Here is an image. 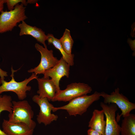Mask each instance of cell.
I'll return each mask as SVG.
<instances>
[{"label": "cell", "instance_id": "obj_19", "mask_svg": "<svg viewBox=\"0 0 135 135\" xmlns=\"http://www.w3.org/2000/svg\"><path fill=\"white\" fill-rule=\"evenodd\" d=\"M4 3L6 4L7 7L9 11L12 10L15 6L17 4L21 3L24 6L27 5V1L26 0H4Z\"/></svg>", "mask_w": 135, "mask_h": 135}, {"label": "cell", "instance_id": "obj_15", "mask_svg": "<svg viewBox=\"0 0 135 135\" xmlns=\"http://www.w3.org/2000/svg\"><path fill=\"white\" fill-rule=\"evenodd\" d=\"M48 44H52L57 49L59 50L62 56L63 59L70 66L74 64V54H67L63 48L59 39L55 38L51 34H48L47 35V40Z\"/></svg>", "mask_w": 135, "mask_h": 135}, {"label": "cell", "instance_id": "obj_2", "mask_svg": "<svg viewBox=\"0 0 135 135\" xmlns=\"http://www.w3.org/2000/svg\"><path fill=\"white\" fill-rule=\"evenodd\" d=\"M12 103V112L8 114V121L13 123H24L34 129L36 124L32 120L34 112L28 101H13Z\"/></svg>", "mask_w": 135, "mask_h": 135}, {"label": "cell", "instance_id": "obj_4", "mask_svg": "<svg viewBox=\"0 0 135 135\" xmlns=\"http://www.w3.org/2000/svg\"><path fill=\"white\" fill-rule=\"evenodd\" d=\"M12 74L10 76L12 77L11 80L8 82L0 78V95L4 92L11 91L15 93L17 95L18 99L23 100L27 96L26 92L30 91L31 87L28 86V84L32 80L38 78V76L33 73L32 75L28 78H26L24 80L21 82H17L14 79V73L18 70H14L12 67L11 68Z\"/></svg>", "mask_w": 135, "mask_h": 135}, {"label": "cell", "instance_id": "obj_16", "mask_svg": "<svg viewBox=\"0 0 135 135\" xmlns=\"http://www.w3.org/2000/svg\"><path fill=\"white\" fill-rule=\"evenodd\" d=\"M120 135H135V115L130 114L124 117L120 126Z\"/></svg>", "mask_w": 135, "mask_h": 135}, {"label": "cell", "instance_id": "obj_12", "mask_svg": "<svg viewBox=\"0 0 135 135\" xmlns=\"http://www.w3.org/2000/svg\"><path fill=\"white\" fill-rule=\"evenodd\" d=\"M38 84V90L37 92L40 98H46L51 101L56 92V86L51 79L43 77L36 79Z\"/></svg>", "mask_w": 135, "mask_h": 135}, {"label": "cell", "instance_id": "obj_1", "mask_svg": "<svg viewBox=\"0 0 135 135\" xmlns=\"http://www.w3.org/2000/svg\"><path fill=\"white\" fill-rule=\"evenodd\" d=\"M100 96V93L95 91L90 95H84L75 98L65 105L58 107L54 106L52 111L54 112L59 110H64L70 116H81L86 112L93 102L98 100Z\"/></svg>", "mask_w": 135, "mask_h": 135}, {"label": "cell", "instance_id": "obj_10", "mask_svg": "<svg viewBox=\"0 0 135 135\" xmlns=\"http://www.w3.org/2000/svg\"><path fill=\"white\" fill-rule=\"evenodd\" d=\"M70 67V66L61 57L55 66L42 74L44 77L51 78L56 86V93L60 90V82L61 79L64 76L67 78L69 77Z\"/></svg>", "mask_w": 135, "mask_h": 135}, {"label": "cell", "instance_id": "obj_5", "mask_svg": "<svg viewBox=\"0 0 135 135\" xmlns=\"http://www.w3.org/2000/svg\"><path fill=\"white\" fill-rule=\"evenodd\" d=\"M120 90L119 88H118L110 94L104 92H100V96L104 98V103L108 104H114L121 110V114L117 117V122L119 121L121 116L124 118L128 116L131 111L135 109V104L130 102L126 96L120 93Z\"/></svg>", "mask_w": 135, "mask_h": 135}, {"label": "cell", "instance_id": "obj_6", "mask_svg": "<svg viewBox=\"0 0 135 135\" xmlns=\"http://www.w3.org/2000/svg\"><path fill=\"white\" fill-rule=\"evenodd\" d=\"M92 90L91 87L87 84L80 82L72 83L68 85L64 90H60L56 93L51 101L69 102L76 97L87 95Z\"/></svg>", "mask_w": 135, "mask_h": 135}, {"label": "cell", "instance_id": "obj_22", "mask_svg": "<svg viewBox=\"0 0 135 135\" xmlns=\"http://www.w3.org/2000/svg\"><path fill=\"white\" fill-rule=\"evenodd\" d=\"M4 3V0H0V14L1 12L3 10Z\"/></svg>", "mask_w": 135, "mask_h": 135}, {"label": "cell", "instance_id": "obj_17", "mask_svg": "<svg viewBox=\"0 0 135 135\" xmlns=\"http://www.w3.org/2000/svg\"><path fill=\"white\" fill-rule=\"evenodd\" d=\"M59 40L66 53L68 54H72V50L74 42L71 36L70 30L66 29L63 35Z\"/></svg>", "mask_w": 135, "mask_h": 135}, {"label": "cell", "instance_id": "obj_9", "mask_svg": "<svg viewBox=\"0 0 135 135\" xmlns=\"http://www.w3.org/2000/svg\"><path fill=\"white\" fill-rule=\"evenodd\" d=\"M100 106L106 118L104 135H120V126L116 118V113L118 110L117 106L114 104H106L102 102H100Z\"/></svg>", "mask_w": 135, "mask_h": 135}, {"label": "cell", "instance_id": "obj_3", "mask_svg": "<svg viewBox=\"0 0 135 135\" xmlns=\"http://www.w3.org/2000/svg\"><path fill=\"white\" fill-rule=\"evenodd\" d=\"M24 4L21 3L16 5L12 10H2L0 14V34L12 31L18 23L27 19Z\"/></svg>", "mask_w": 135, "mask_h": 135}, {"label": "cell", "instance_id": "obj_13", "mask_svg": "<svg viewBox=\"0 0 135 135\" xmlns=\"http://www.w3.org/2000/svg\"><path fill=\"white\" fill-rule=\"evenodd\" d=\"M20 29L19 35H29L35 38L38 42L47 48L45 42L47 40V35L41 29L35 26H32L27 24L24 21L18 26Z\"/></svg>", "mask_w": 135, "mask_h": 135}, {"label": "cell", "instance_id": "obj_21", "mask_svg": "<svg viewBox=\"0 0 135 135\" xmlns=\"http://www.w3.org/2000/svg\"><path fill=\"white\" fill-rule=\"evenodd\" d=\"M7 72L4 71L0 68V78L2 80H4L5 77L8 76Z\"/></svg>", "mask_w": 135, "mask_h": 135}, {"label": "cell", "instance_id": "obj_7", "mask_svg": "<svg viewBox=\"0 0 135 135\" xmlns=\"http://www.w3.org/2000/svg\"><path fill=\"white\" fill-rule=\"evenodd\" d=\"M35 47L40 54V62L36 67L28 70V72L34 73L37 75L42 74L45 71L53 67L58 63L59 60L54 56L52 50H49L47 48L43 47L38 43L35 44Z\"/></svg>", "mask_w": 135, "mask_h": 135}, {"label": "cell", "instance_id": "obj_18", "mask_svg": "<svg viewBox=\"0 0 135 135\" xmlns=\"http://www.w3.org/2000/svg\"><path fill=\"white\" fill-rule=\"evenodd\" d=\"M12 98L10 96L0 95V114L4 111H6L9 113L12 112ZM0 135H6L0 129Z\"/></svg>", "mask_w": 135, "mask_h": 135}, {"label": "cell", "instance_id": "obj_11", "mask_svg": "<svg viewBox=\"0 0 135 135\" xmlns=\"http://www.w3.org/2000/svg\"><path fill=\"white\" fill-rule=\"evenodd\" d=\"M2 130L6 135H32L34 129L22 122L13 123L4 119Z\"/></svg>", "mask_w": 135, "mask_h": 135}, {"label": "cell", "instance_id": "obj_23", "mask_svg": "<svg viewBox=\"0 0 135 135\" xmlns=\"http://www.w3.org/2000/svg\"><path fill=\"white\" fill-rule=\"evenodd\" d=\"M38 1V0H28L27 1V2L28 4V3L34 4L36 2Z\"/></svg>", "mask_w": 135, "mask_h": 135}, {"label": "cell", "instance_id": "obj_20", "mask_svg": "<svg viewBox=\"0 0 135 135\" xmlns=\"http://www.w3.org/2000/svg\"><path fill=\"white\" fill-rule=\"evenodd\" d=\"M87 135H102L96 131L89 128L87 131Z\"/></svg>", "mask_w": 135, "mask_h": 135}, {"label": "cell", "instance_id": "obj_8", "mask_svg": "<svg viewBox=\"0 0 135 135\" xmlns=\"http://www.w3.org/2000/svg\"><path fill=\"white\" fill-rule=\"evenodd\" d=\"M32 100L40 108L39 112L36 118L39 124L43 123L46 126L57 120L58 116L51 113L54 106L46 98H40L38 95H36L33 96Z\"/></svg>", "mask_w": 135, "mask_h": 135}, {"label": "cell", "instance_id": "obj_14", "mask_svg": "<svg viewBox=\"0 0 135 135\" xmlns=\"http://www.w3.org/2000/svg\"><path fill=\"white\" fill-rule=\"evenodd\" d=\"M104 113L102 110H94L92 117L88 122V127L102 135H104L106 122L104 118Z\"/></svg>", "mask_w": 135, "mask_h": 135}]
</instances>
